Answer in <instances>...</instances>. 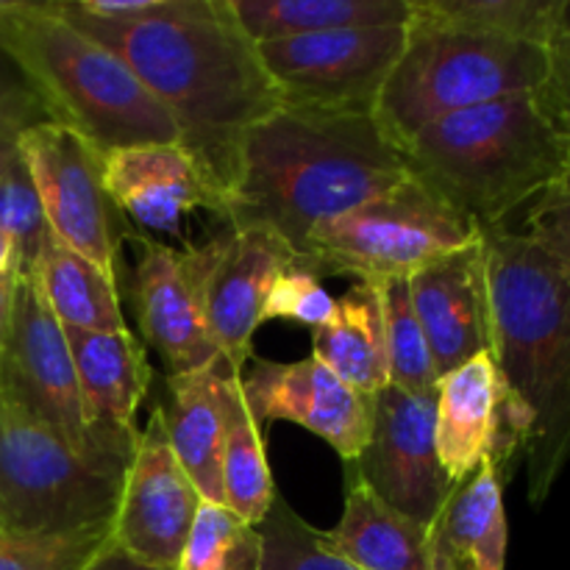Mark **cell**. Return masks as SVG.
<instances>
[{"mask_svg": "<svg viewBox=\"0 0 570 570\" xmlns=\"http://www.w3.org/2000/svg\"><path fill=\"white\" fill-rule=\"evenodd\" d=\"M410 176L399 145L373 115L284 106L243 139L220 217L262 228L306 254L312 232Z\"/></svg>", "mask_w": 570, "mask_h": 570, "instance_id": "6da1fadb", "label": "cell"}, {"mask_svg": "<svg viewBox=\"0 0 570 570\" xmlns=\"http://www.w3.org/2000/svg\"><path fill=\"white\" fill-rule=\"evenodd\" d=\"M65 20L137 72L173 117L181 145L200 161L220 200L226 198L243 139L250 128L284 109L282 89L262 65L256 45L232 20L226 3L215 0L204 17L131 28Z\"/></svg>", "mask_w": 570, "mask_h": 570, "instance_id": "7a4b0ae2", "label": "cell"}, {"mask_svg": "<svg viewBox=\"0 0 570 570\" xmlns=\"http://www.w3.org/2000/svg\"><path fill=\"white\" fill-rule=\"evenodd\" d=\"M490 356L523 434L527 493L543 504L570 462V278L527 234H482Z\"/></svg>", "mask_w": 570, "mask_h": 570, "instance_id": "3957f363", "label": "cell"}, {"mask_svg": "<svg viewBox=\"0 0 570 570\" xmlns=\"http://www.w3.org/2000/svg\"><path fill=\"white\" fill-rule=\"evenodd\" d=\"M410 176L443 198L479 232L566 184L570 145L538 92L510 95L456 111L401 148Z\"/></svg>", "mask_w": 570, "mask_h": 570, "instance_id": "277c9868", "label": "cell"}, {"mask_svg": "<svg viewBox=\"0 0 570 570\" xmlns=\"http://www.w3.org/2000/svg\"><path fill=\"white\" fill-rule=\"evenodd\" d=\"M0 39L53 122L81 134L104 156L139 145H181L173 117L137 72L65 20L53 0H22L0 20Z\"/></svg>", "mask_w": 570, "mask_h": 570, "instance_id": "5b68a950", "label": "cell"}, {"mask_svg": "<svg viewBox=\"0 0 570 570\" xmlns=\"http://www.w3.org/2000/svg\"><path fill=\"white\" fill-rule=\"evenodd\" d=\"M410 3L404 50L373 109L399 150L443 117L543 87L546 45L468 31Z\"/></svg>", "mask_w": 570, "mask_h": 570, "instance_id": "8992f818", "label": "cell"}, {"mask_svg": "<svg viewBox=\"0 0 570 570\" xmlns=\"http://www.w3.org/2000/svg\"><path fill=\"white\" fill-rule=\"evenodd\" d=\"M131 456L83 454L0 395V534L109 527Z\"/></svg>", "mask_w": 570, "mask_h": 570, "instance_id": "52a82bcc", "label": "cell"}, {"mask_svg": "<svg viewBox=\"0 0 570 570\" xmlns=\"http://www.w3.org/2000/svg\"><path fill=\"white\" fill-rule=\"evenodd\" d=\"M482 232L443 198L406 176L379 198L312 232L295 265L326 276H354L362 284L410 282L432 262L479 243Z\"/></svg>", "mask_w": 570, "mask_h": 570, "instance_id": "ba28073f", "label": "cell"}, {"mask_svg": "<svg viewBox=\"0 0 570 570\" xmlns=\"http://www.w3.org/2000/svg\"><path fill=\"white\" fill-rule=\"evenodd\" d=\"M0 395L42 421L83 454L131 456L137 438L104 434L89 421L70 343L31 273L17 276L9 337L0 360Z\"/></svg>", "mask_w": 570, "mask_h": 570, "instance_id": "9c48e42d", "label": "cell"}, {"mask_svg": "<svg viewBox=\"0 0 570 570\" xmlns=\"http://www.w3.org/2000/svg\"><path fill=\"white\" fill-rule=\"evenodd\" d=\"M20 154L56 239L117 278L120 245L131 226L104 181V154L61 122H39L20 134Z\"/></svg>", "mask_w": 570, "mask_h": 570, "instance_id": "30bf717a", "label": "cell"}, {"mask_svg": "<svg viewBox=\"0 0 570 570\" xmlns=\"http://www.w3.org/2000/svg\"><path fill=\"white\" fill-rule=\"evenodd\" d=\"M406 26L337 28L256 45L284 106L373 115L404 50Z\"/></svg>", "mask_w": 570, "mask_h": 570, "instance_id": "8fae6325", "label": "cell"}, {"mask_svg": "<svg viewBox=\"0 0 570 570\" xmlns=\"http://www.w3.org/2000/svg\"><path fill=\"white\" fill-rule=\"evenodd\" d=\"M348 473L390 510L429 527L454 488L434 443V393H410L395 384L379 390L371 438Z\"/></svg>", "mask_w": 570, "mask_h": 570, "instance_id": "7c38bea8", "label": "cell"}, {"mask_svg": "<svg viewBox=\"0 0 570 570\" xmlns=\"http://www.w3.org/2000/svg\"><path fill=\"white\" fill-rule=\"evenodd\" d=\"M193 254L212 340L232 373L243 376L256 328L265 323L273 284L295 265V254L276 234L232 226Z\"/></svg>", "mask_w": 570, "mask_h": 570, "instance_id": "4fadbf2b", "label": "cell"}, {"mask_svg": "<svg viewBox=\"0 0 570 570\" xmlns=\"http://www.w3.org/2000/svg\"><path fill=\"white\" fill-rule=\"evenodd\" d=\"M200 501L204 499L178 465L159 412L154 410L122 476L111 543L145 566L176 570Z\"/></svg>", "mask_w": 570, "mask_h": 570, "instance_id": "5bb4252c", "label": "cell"}, {"mask_svg": "<svg viewBox=\"0 0 570 570\" xmlns=\"http://www.w3.org/2000/svg\"><path fill=\"white\" fill-rule=\"evenodd\" d=\"M131 239L137 243L134 315L145 345L159 356L167 376H184L223 360L204 315L193 248L176 250L137 232H131Z\"/></svg>", "mask_w": 570, "mask_h": 570, "instance_id": "9a60e30c", "label": "cell"}, {"mask_svg": "<svg viewBox=\"0 0 570 570\" xmlns=\"http://www.w3.org/2000/svg\"><path fill=\"white\" fill-rule=\"evenodd\" d=\"M434 443L451 484L465 482L484 462L507 476V468L521 456V423L490 354L473 356L438 379Z\"/></svg>", "mask_w": 570, "mask_h": 570, "instance_id": "2e32d148", "label": "cell"}, {"mask_svg": "<svg viewBox=\"0 0 570 570\" xmlns=\"http://www.w3.org/2000/svg\"><path fill=\"white\" fill-rule=\"evenodd\" d=\"M239 382L259 426L273 421L295 423L326 440L345 465L365 451L371 438L373 395L348 387L315 356L298 362L254 360Z\"/></svg>", "mask_w": 570, "mask_h": 570, "instance_id": "e0dca14e", "label": "cell"}, {"mask_svg": "<svg viewBox=\"0 0 570 570\" xmlns=\"http://www.w3.org/2000/svg\"><path fill=\"white\" fill-rule=\"evenodd\" d=\"M104 181L131 232L176 234L184 215H220V193L200 161L178 142L139 145L104 156Z\"/></svg>", "mask_w": 570, "mask_h": 570, "instance_id": "ac0fdd59", "label": "cell"}, {"mask_svg": "<svg viewBox=\"0 0 570 570\" xmlns=\"http://www.w3.org/2000/svg\"><path fill=\"white\" fill-rule=\"evenodd\" d=\"M410 298L438 379L490 354V295L484 243L432 262L410 278Z\"/></svg>", "mask_w": 570, "mask_h": 570, "instance_id": "d6986e66", "label": "cell"}, {"mask_svg": "<svg viewBox=\"0 0 570 570\" xmlns=\"http://www.w3.org/2000/svg\"><path fill=\"white\" fill-rule=\"evenodd\" d=\"M65 334L92 426L115 438H137V410L154 384V367L148 365L142 343L128 328H65Z\"/></svg>", "mask_w": 570, "mask_h": 570, "instance_id": "ffe728a7", "label": "cell"}, {"mask_svg": "<svg viewBox=\"0 0 570 570\" xmlns=\"http://www.w3.org/2000/svg\"><path fill=\"white\" fill-rule=\"evenodd\" d=\"M507 546L504 476L493 462H484L451 488L429 523V560L432 570H507Z\"/></svg>", "mask_w": 570, "mask_h": 570, "instance_id": "44dd1931", "label": "cell"}, {"mask_svg": "<svg viewBox=\"0 0 570 570\" xmlns=\"http://www.w3.org/2000/svg\"><path fill=\"white\" fill-rule=\"evenodd\" d=\"M232 367L223 360L165 379V399L156 406L178 465L193 479L200 499L223 504V384Z\"/></svg>", "mask_w": 570, "mask_h": 570, "instance_id": "7402d4cb", "label": "cell"}, {"mask_svg": "<svg viewBox=\"0 0 570 570\" xmlns=\"http://www.w3.org/2000/svg\"><path fill=\"white\" fill-rule=\"evenodd\" d=\"M326 540L356 570H432L429 527L390 510L345 471V501Z\"/></svg>", "mask_w": 570, "mask_h": 570, "instance_id": "603a6c76", "label": "cell"}, {"mask_svg": "<svg viewBox=\"0 0 570 570\" xmlns=\"http://www.w3.org/2000/svg\"><path fill=\"white\" fill-rule=\"evenodd\" d=\"M312 356L362 395H376L387 387V337L376 284L356 282L337 298L328 323L312 334Z\"/></svg>", "mask_w": 570, "mask_h": 570, "instance_id": "cb8c5ba5", "label": "cell"}, {"mask_svg": "<svg viewBox=\"0 0 570 570\" xmlns=\"http://www.w3.org/2000/svg\"><path fill=\"white\" fill-rule=\"evenodd\" d=\"M254 45L337 28L406 26L410 0H223Z\"/></svg>", "mask_w": 570, "mask_h": 570, "instance_id": "d4e9b609", "label": "cell"}, {"mask_svg": "<svg viewBox=\"0 0 570 570\" xmlns=\"http://www.w3.org/2000/svg\"><path fill=\"white\" fill-rule=\"evenodd\" d=\"M45 304L65 328L122 332L128 328L120 306V282L106 276L87 256L48 234L31 271Z\"/></svg>", "mask_w": 570, "mask_h": 570, "instance_id": "484cf974", "label": "cell"}, {"mask_svg": "<svg viewBox=\"0 0 570 570\" xmlns=\"http://www.w3.org/2000/svg\"><path fill=\"white\" fill-rule=\"evenodd\" d=\"M243 376L228 371L223 384V504L250 527H259L276 501L265 438L243 395Z\"/></svg>", "mask_w": 570, "mask_h": 570, "instance_id": "4316f807", "label": "cell"}, {"mask_svg": "<svg viewBox=\"0 0 570 570\" xmlns=\"http://www.w3.org/2000/svg\"><path fill=\"white\" fill-rule=\"evenodd\" d=\"M423 11L468 28L504 39L546 45L562 26L570 0H415Z\"/></svg>", "mask_w": 570, "mask_h": 570, "instance_id": "83f0119b", "label": "cell"}, {"mask_svg": "<svg viewBox=\"0 0 570 570\" xmlns=\"http://www.w3.org/2000/svg\"><path fill=\"white\" fill-rule=\"evenodd\" d=\"M265 540L259 529L226 504L200 501L176 570H259Z\"/></svg>", "mask_w": 570, "mask_h": 570, "instance_id": "f1b7e54d", "label": "cell"}, {"mask_svg": "<svg viewBox=\"0 0 570 570\" xmlns=\"http://www.w3.org/2000/svg\"><path fill=\"white\" fill-rule=\"evenodd\" d=\"M376 287L382 295L390 384L410 390V393H434L438 390V371H434L429 343L423 337L421 323H417L415 306H412L410 282L393 278V282H382Z\"/></svg>", "mask_w": 570, "mask_h": 570, "instance_id": "f546056e", "label": "cell"}, {"mask_svg": "<svg viewBox=\"0 0 570 570\" xmlns=\"http://www.w3.org/2000/svg\"><path fill=\"white\" fill-rule=\"evenodd\" d=\"M256 529L265 540L259 570H356L332 549L326 532L306 523L282 495Z\"/></svg>", "mask_w": 570, "mask_h": 570, "instance_id": "4dcf8cb0", "label": "cell"}, {"mask_svg": "<svg viewBox=\"0 0 570 570\" xmlns=\"http://www.w3.org/2000/svg\"><path fill=\"white\" fill-rule=\"evenodd\" d=\"M0 232L14 245L17 273H31L50 228L22 154L0 176Z\"/></svg>", "mask_w": 570, "mask_h": 570, "instance_id": "1f68e13d", "label": "cell"}, {"mask_svg": "<svg viewBox=\"0 0 570 570\" xmlns=\"http://www.w3.org/2000/svg\"><path fill=\"white\" fill-rule=\"evenodd\" d=\"M111 540V523L72 534H0V570H81Z\"/></svg>", "mask_w": 570, "mask_h": 570, "instance_id": "d6a6232c", "label": "cell"}, {"mask_svg": "<svg viewBox=\"0 0 570 570\" xmlns=\"http://www.w3.org/2000/svg\"><path fill=\"white\" fill-rule=\"evenodd\" d=\"M56 11L72 20L98 22L111 28L145 26V22L187 20L209 14L215 0H53Z\"/></svg>", "mask_w": 570, "mask_h": 570, "instance_id": "836d02e7", "label": "cell"}, {"mask_svg": "<svg viewBox=\"0 0 570 570\" xmlns=\"http://www.w3.org/2000/svg\"><path fill=\"white\" fill-rule=\"evenodd\" d=\"M334 309H337V298L328 295L323 278L293 265L273 284L271 298L265 304V321H293L315 332L323 323H328Z\"/></svg>", "mask_w": 570, "mask_h": 570, "instance_id": "e575fe53", "label": "cell"}, {"mask_svg": "<svg viewBox=\"0 0 570 570\" xmlns=\"http://www.w3.org/2000/svg\"><path fill=\"white\" fill-rule=\"evenodd\" d=\"M527 234L570 278V189L566 184L540 195L527 212Z\"/></svg>", "mask_w": 570, "mask_h": 570, "instance_id": "d590c367", "label": "cell"}, {"mask_svg": "<svg viewBox=\"0 0 570 570\" xmlns=\"http://www.w3.org/2000/svg\"><path fill=\"white\" fill-rule=\"evenodd\" d=\"M50 120L53 117L33 89L31 78L26 76V70L17 65V59L0 39V126H14L26 131V128Z\"/></svg>", "mask_w": 570, "mask_h": 570, "instance_id": "8d00e7d4", "label": "cell"}, {"mask_svg": "<svg viewBox=\"0 0 570 570\" xmlns=\"http://www.w3.org/2000/svg\"><path fill=\"white\" fill-rule=\"evenodd\" d=\"M538 98L570 145V6L566 20L549 42V72L543 87L538 89Z\"/></svg>", "mask_w": 570, "mask_h": 570, "instance_id": "74e56055", "label": "cell"}, {"mask_svg": "<svg viewBox=\"0 0 570 570\" xmlns=\"http://www.w3.org/2000/svg\"><path fill=\"white\" fill-rule=\"evenodd\" d=\"M81 570H159V568H150L145 566V562H137L134 557H128L120 546H115L109 540V543H106L104 549H100Z\"/></svg>", "mask_w": 570, "mask_h": 570, "instance_id": "f35d334b", "label": "cell"}, {"mask_svg": "<svg viewBox=\"0 0 570 570\" xmlns=\"http://www.w3.org/2000/svg\"><path fill=\"white\" fill-rule=\"evenodd\" d=\"M17 276H20L17 271H9V273H3V276H0V360H3L6 337H9V323H11V306H14Z\"/></svg>", "mask_w": 570, "mask_h": 570, "instance_id": "ab89813d", "label": "cell"}, {"mask_svg": "<svg viewBox=\"0 0 570 570\" xmlns=\"http://www.w3.org/2000/svg\"><path fill=\"white\" fill-rule=\"evenodd\" d=\"M20 134L22 128L0 126V176L11 167V161L20 156Z\"/></svg>", "mask_w": 570, "mask_h": 570, "instance_id": "60d3db41", "label": "cell"}, {"mask_svg": "<svg viewBox=\"0 0 570 570\" xmlns=\"http://www.w3.org/2000/svg\"><path fill=\"white\" fill-rule=\"evenodd\" d=\"M9 271H17V254H14V245L9 243V237L0 232V276Z\"/></svg>", "mask_w": 570, "mask_h": 570, "instance_id": "b9f144b4", "label": "cell"}, {"mask_svg": "<svg viewBox=\"0 0 570 570\" xmlns=\"http://www.w3.org/2000/svg\"><path fill=\"white\" fill-rule=\"evenodd\" d=\"M566 187H568V189H570V176H568V178H566Z\"/></svg>", "mask_w": 570, "mask_h": 570, "instance_id": "7bdbcfd3", "label": "cell"}]
</instances>
